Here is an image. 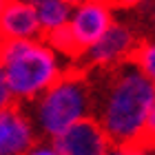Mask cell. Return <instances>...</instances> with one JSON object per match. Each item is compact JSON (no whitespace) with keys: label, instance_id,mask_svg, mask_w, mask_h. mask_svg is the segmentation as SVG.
Segmentation results:
<instances>
[{"label":"cell","instance_id":"cell-1","mask_svg":"<svg viewBox=\"0 0 155 155\" xmlns=\"http://www.w3.org/2000/svg\"><path fill=\"white\" fill-rule=\"evenodd\" d=\"M100 124L115 149L140 133H153V82L140 73L124 75L111 93L104 122Z\"/></svg>","mask_w":155,"mask_h":155},{"label":"cell","instance_id":"cell-2","mask_svg":"<svg viewBox=\"0 0 155 155\" xmlns=\"http://www.w3.org/2000/svg\"><path fill=\"white\" fill-rule=\"evenodd\" d=\"M2 64L9 91L27 97L45 91L58 71L53 53L31 40H9Z\"/></svg>","mask_w":155,"mask_h":155},{"label":"cell","instance_id":"cell-3","mask_svg":"<svg viewBox=\"0 0 155 155\" xmlns=\"http://www.w3.org/2000/svg\"><path fill=\"white\" fill-rule=\"evenodd\" d=\"M84 75L87 71L73 64L64 71H55L51 84L45 89L47 95L40 107V120L51 135H60L67 126H71L82 115L84 104H87Z\"/></svg>","mask_w":155,"mask_h":155},{"label":"cell","instance_id":"cell-4","mask_svg":"<svg viewBox=\"0 0 155 155\" xmlns=\"http://www.w3.org/2000/svg\"><path fill=\"white\" fill-rule=\"evenodd\" d=\"M53 155H107L109 137L95 117H78L53 140Z\"/></svg>","mask_w":155,"mask_h":155},{"label":"cell","instance_id":"cell-5","mask_svg":"<svg viewBox=\"0 0 155 155\" xmlns=\"http://www.w3.org/2000/svg\"><path fill=\"white\" fill-rule=\"evenodd\" d=\"M111 25H113L111 11L100 0H93V2H87L78 9L75 18L71 20V31L78 45L84 49V53H89V49L111 29Z\"/></svg>","mask_w":155,"mask_h":155},{"label":"cell","instance_id":"cell-6","mask_svg":"<svg viewBox=\"0 0 155 155\" xmlns=\"http://www.w3.org/2000/svg\"><path fill=\"white\" fill-rule=\"evenodd\" d=\"M133 42H135V36H133L126 27L111 25V29L89 49L87 60H84L82 64H78V67H82L84 71H89V69L95 67V64L97 67L120 64L122 58H124V53L133 47Z\"/></svg>","mask_w":155,"mask_h":155},{"label":"cell","instance_id":"cell-7","mask_svg":"<svg viewBox=\"0 0 155 155\" xmlns=\"http://www.w3.org/2000/svg\"><path fill=\"white\" fill-rule=\"evenodd\" d=\"M36 7L27 0H2L0 2V38L27 40V36L38 33Z\"/></svg>","mask_w":155,"mask_h":155},{"label":"cell","instance_id":"cell-8","mask_svg":"<svg viewBox=\"0 0 155 155\" xmlns=\"http://www.w3.org/2000/svg\"><path fill=\"white\" fill-rule=\"evenodd\" d=\"M33 146V133L20 113L18 104L11 102L0 111V155H25Z\"/></svg>","mask_w":155,"mask_h":155},{"label":"cell","instance_id":"cell-9","mask_svg":"<svg viewBox=\"0 0 155 155\" xmlns=\"http://www.w3.org/2000/svg\"><path fill=\"white\" fill-rule=\"evenodd\" d=\"M36 16H38V27L42 31H51L55 27H60L62 22H67L69 18V7L62 0H42L36 5Z\"/></svg>","mask_w":155,"mask_h":155},{"label":"cell","instance_id":"cell-10","mask_svg":"<svg viewBox=\"0 0 155 155\" xmlns=\"http://www.w3.org/2000/svg\"><path fill=\"white\" fill-rule=\"evenodd\" d=\"M11 102H13V97H11L9 84H7V75H5V69L0 67V111L7 109Z\"/></svg>","mask_w":155,"mask_h":155},{"label":"cell","instance_id":"cell-11","mask_svg":"<svg viewBox=\"0 0 155 155\" xmlns=\"http://www.w3.org/2000/svg\"><path fill=\"white\" fill-rule=\"evenodd\" d=\"M100 2L107 7V9H131L140 0H100Z\"/></svg>","mask_w":155,"mask_h":155},{"label":"cell","instance_id":"cell-12","mask_svg":"<svg viewBox=\"0 0 155 155\" xmlns=\"http://www.w3.org/2000/svg\"><path fill=\"white\" fill-rule=\"evenodd\" d=\"M67 7L69 5H73V7H82V5H87V2H93V0H62Z\"/></svg>","mask_w":155,"mask_h":155},{"label":"cell","instance_id":"cell-13","mask_svg":"<svg viewBox=\"0 0 155 155\" xmlns=\"http://www.w3.org/2000/svg\"><path fill=\"white\" fill-rule=\"evenodd\" d=\"M33 155H53V153H51V151H47V149H42V151H36Z\"/></svg>","mask_w":155,"mask_h":155},{"label":"cell","instance_id":"cell-14","mask_svg":"<svg viewBox=\"0 0 155 155\" xmlns=\"http://www.w3.org/2000/svg\"><path fill=\"white\" fill-rule=\"evenodd\" d=\"M107 155H124V153H120V151H111V153H107Z\"/></svg>","mask_w":155,"mask_h":155},{"label":"cell","instance_id":"cell-15","mask_svg":"<svg viewBox=\"0 0 155 155\" xmlns=\"http://www.w3.org/2000/svg\"><path fill=\"white\" fill-rule=\"evenodd\" d=\"M0 2H2V0H0Z\"/></svg>","mask_w":155,"mask_h":155}]
</instances>
